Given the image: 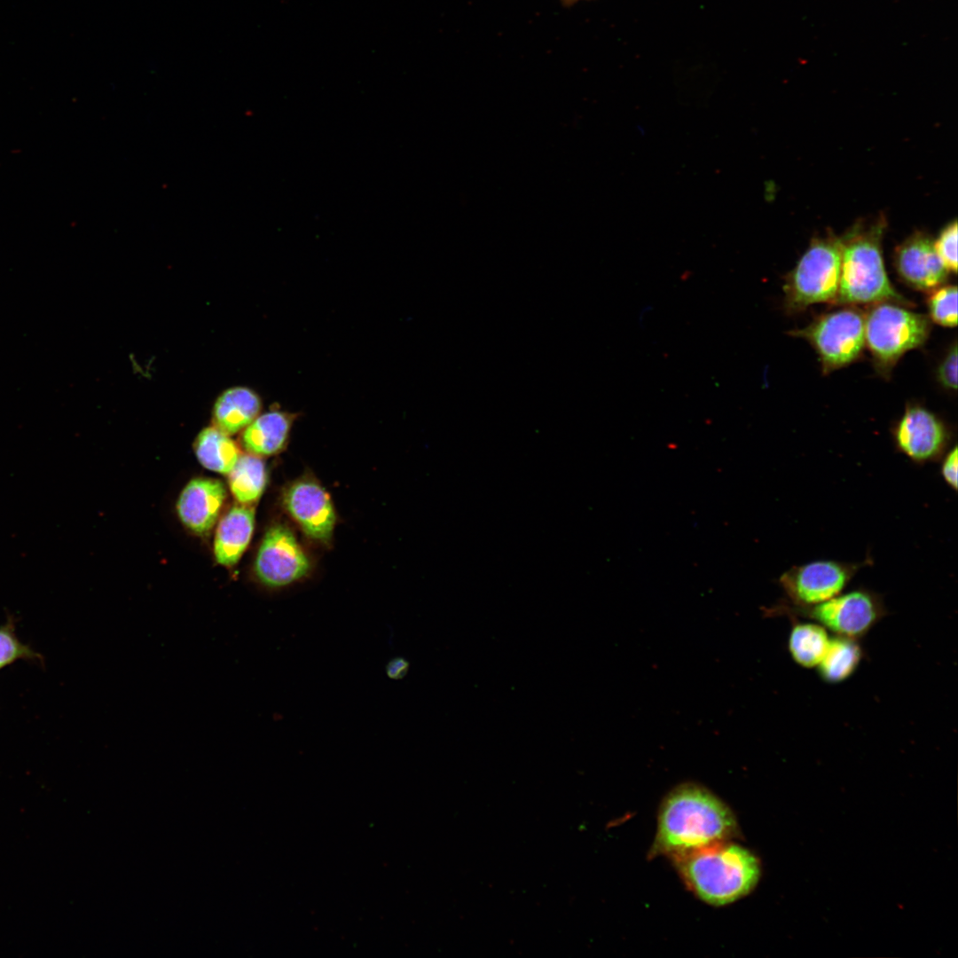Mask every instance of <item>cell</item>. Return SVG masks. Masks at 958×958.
Masks as SVG:
<instances>
[{
	"instance_id": "6da1fadb",
	"label": "cell",
	"mask_w": 958,
	"mask_h": 958,
	"mask_svg": "<svg viewBox=\"0 0 958 958\" xmlns=\"http://www.w3.org/2000/svg\"><path fill=\"white\" fill-rule=\"evenodd\" d=\"M736 833L735 818L720 799L705 788L686 783L662 804L653 852L678 857L728 841Z\"/></svg>"
},
{
	"instance_id": "7a4b0ae2",
	"label": "cell",
	"mask_w": 958,
	"mask_h": 958,
	"mask_svg": "<svg viewBox=\"0 0 958 958\" xmlns=\"http://www.w3.org/2000/svg\"><path fill=\"white\" fill-rule=\"evenodd\" d=\"M675 858L687 885L713 906L726 905L749 894L761 874L758 859L729 840Z\"/></svg>"
},
{
	"instance_id": "3957f363",
	"label": "cell",
	"mask_w": 958,
	"mask_h": 958,
	"mask_svg": "<svg viewBox=\"0 0 958 958\" xmlns=\"http://www.w3.org/2000/svg\"><path fill=\"white\" fill-rule=\"evenodd\" d=\"M885 226L884 218L880 217L868 224H858L841 238L840 281L834 303H909L895 290L885 271L881 247Z\"/></svg>"
},
{
	"instance_id": "277c9868",
	"label": "cell",
	"mask_w": 958,
	"mask_h": 958,
	"mask_svg": "<svg viewBox=\"0 0 958 958\" xmlns=\"http://www.w3.org/2000/svg\"><path fill=\"white\" fill-rule=\"evenodd\" d=\"M767 612L771 616L809 619L836 636L859 640L886 616L887 609L879 593L856 588L810 606H796L782 601Z\"/></svg>"
},
{
	"instance_id": "5b68a950",
	"label": "cell",
	"mask_w": 958,
	"mask_h": 958,
	"mask_svg": "<svg viewBox=\"0 0 958 958\" xmlns=\"http://www.w3.org/2000/svg\"><path fill=\"white\" fill-rule=\"evenodd\" d=\"M930 331L927 316L891 302H876L865 316V344L884 375L907 351L923 345Z\"/></svg>"
},
{
	"instance_id": "8992f818",
	"label": "cell",
	"mask_w": 958,
	"mask_h": 958,
	"mask_svg": "<svg viewBox=\"0 0 958 958\" xmlns=\"http://www.w3.org/2000/svg\"><path fill=\"white\" fill-rule=\"evenodd\" d=\"M842 240L834 234L816 237L789 273L786 306L797 311L818 302H835L840 281Z\"/></svg>"
},
{
	"instance_id": "52a82bcc",
	"label": "cell",
	"mask_w": 958,
	"mask_h": 958,
	"mask_svg": "<svg viewBox=\"0 0 958 958\" xmlns=\"http://www.w3.org/2000/svg\"><path fill=\"white\" fill-rule=\"evenodd\" d=\"M793 335L805 339L819 355L825 373L854 361L865 346V316L844 308L826 313Z\"/></svg>"
},
{
	"instance_id": "ba28073f",
	"label": "cell",
	"mask_w": 958,
	"mask_h": 958,
	"mask_svg": "<svg viewBox=\"0 0 958 958\" xmlns=\"http://www.w3.org/2000/svg\"><path fill=\"white\" fill-rule=\"evenodd\" d=\"M869 561L871 559L862 562L812 561L787 569L779 577V584L787 602L796 606L818 604L843 593Z\"/></svg>"
},
{
	"instance_id": "9c48e42d",
	"label": "cell",
	"mask_w": 958,
	"mask_h": 958,
	"mask_svg": "<svg viewBox=\"0 0 958 958\" xmlns=\"http://www.w3.org/2000/svg\"><path fill=\"white\" fill-rule=\"evenodd\" d=\"M891 436L896 450L918 466L939 461L953 439L944 420L918 404L906 407L891 429Z\"/></svg>"
},
{
	"instance_id": "30bf717a",
	"label": "cell",
	"mask_w": 958,
	"mask_h": 958,
	"mask_svg": "<svg viewBox=\"0 0 958 958\" xmlns=\"http://www.w3.org/2000/svg\"><path fill=\"white\" fill-rule=\"evenodd\" d=\"M309 570L310 561L293 532L284 525L272 526L255 558L257 579L267 587L280 588L301 579Z\"/></svg>"
},
{
	"instance_id": "8fae6325",
	"label": "cell",
	"mask_w": 958,
	"mask_h": 958,
	"mask_svg": "<svg viewBox=\"0 0 958 958\" xmlns=\"http://www.w3.org/2000/svg\"><path fill=\"white\" fill-rule=\"evenodd\" d=\"M894 264L907 285L922 291L941 286L949 273L935 250L934 240L923 232L913 233L896 248Z\"/></svg>"
},
{
	"instance_id": "7c38bea8",
	"label": "cell",
	"mask_w": 958,
	"mask_h": 958,
	"mask_svg": "<svg viewBox=\"0 0 958 958\" xmlns=\"http://www.w3.org/2000/svg\"><path fill=\"white\" fill-rule=\"evenodd\" d=\"M284 504L310 538L321 542L330 540L335 514L329 495L323 487L313 481H298L287 490Z\"/></svg>"
},
{
	"instance_id": "4fadbf2b",
	"label": "cell",
	"mask_w": 958,
	"mask_h": 958,
	"mask_svg": "<svg viewBox=\"0 0 958 958\" xmlns=\"http://www.w3.org/2000/svg\"><path fill=\"white\" fill-rule=\"evenodd\" d=\"M225 497V488L219 480L194 478L179 495L177 503L179 519L192 532L206 534L216 524Z\"/></svg>"
},
{
	"instance_id": "5bb4252c",
	"label": "cell",
	"mask_w": 958,
	"mask_h": 958,
	"mask_svg": "<svg viewBox=\"0 0 958 958\" xmlns=\"http://www.w3.org/2000/svg\"><path fill=\"white\" fill-rule=\"evenodd\" d=\"M254 525V509L245 505L233 506L223 516L214 540V554L219 564L229 567L238 562L250 542Z\"/></svg>"
},
{
	"instance_id": "9a60e30c",
	"label": "cell",
	"mask_w": 958,
	"mask_h": 958,
	"mask_svg": "<svg viewBox=\"0 0 958 958\" xmlns=\"http://www.w3.org/2000/svg\"><path fill=\"white\" fill-rule=\"evenodd\" d=\"M261 408V398L252 389L231 387L214 403V426L229 436L234 435L248 426L259 415Z\"/></svg>"
},
{
	"instance_id": "2e32d148",
	"label": "cell",
	"mask_w": 958,
	"mask_h": 958,
	"mask_svg": "<svg viewBox=\"0 0 958 958\" xmlns=\"http://www.w3.org/2000/svg\"><path fill=\"white\" fill-rule=\"evenodd\" d=\"M292 420L291 414L279 410L258 415L243 429V446L255 455L277 453L287 442Z\"/></svg>"
},
{
	"instance_id": "e0dca14e",
	"label": "cell",
	"mask_w": 958,
	"mask_h": 958,
	"mask_svg": "<svg viewBox=\"0 0 958 958\" xmlns=\"http://www.w3.org/2000/svg\"><path fill=\"white\" fill-rule=\"evenodd\" d=\"M194 451L204 467L221 474H229L240 457L235 442L215 426L207 427L199 433Z\"/></svg>"
},
{
	"instance_id": "ac0fdd59",
	"label": "cell",
	"mask_w": 958,
	"mask_h": 958,
	"mask_svg": "<svg viewBox=\"0 0 958 958\" xmlns=\"http://www.w3.org/2000/svg\"><path fill=\"white\" fill-rule=\"evenodd\" d=\"M863 651L858 640L836 636L829 640L827 650L817 665L823 681L838 683L848 679L858 668Z\"/></svg>"
},
{
	"instance_id": "d6986e66",
	"label": "cell",
	"mask_w": 958,
	"mask_h": 958,
	"mask_svg": "<svg viewBox=\"0 0 958 958\" xmlns=\"http://www.w3.org/2000/svg\"><path fill=\"white\" fill-rule=\"evenodd\" d=\"M788 648L793 660L802 667L813 668L822 659L829 638L827 630L817 623H802L791 618Z\"/></svg>"
},
{
	"instance_id": "ffe728a7",
	"label": "cell",
	"mask_w": 958,
	"mask_h": 958,
	"mask_svg": "<svg viewBox=\"0 0 958 958\" xmlns=\"http://www.w3.org/2000/svg\"><path fill=\"white\" fill-rule=\"evenodd\" d=\"M228 475L230 490L240 503H252L262 495L266 484V470L257 455L240 456Z\"/></svg>"
},
{
	"instance_id": "44dd1931",
	"label": "cell",
	"mask_w": 958,
	"mask_h": 958,
	"mask_svg": "<svg viewBox=\"0 0 958 958\" xmlns=\"http://www.w3.org/2000/svg\"><path fill=\"white\" fill-rule=\"evenodd\" d=\"M931 319L946 327L957 325V287L947 285L933 289L928 298Z\"/></svg>"
},
{
	"instance_id": "7402d4cb",
	"label": "cell",
	"mask_w": 958,
	"mask_h": 958,
	"mask_svg": "<svg viewBox=\"0 0 958 958\" xmlns=\"http://www.w3.org/2000/svg\"><path fill=\"white\" fill-rule=\"evenodd\" d=\"M41 656L16 636L12 624L0 626V670L17 660H34Z\"/></svg>"
},
{
	"instance_id": "603a6c76",
	"label": "cell",
	"mask_w": 958,
	"mask_h": 958,
	"mask_svg": "<svg viewBox=\"0 0 958 958\" xmlns=\"http://www.w3.org/2000/svg\"><path fill=\"white\" fill-rule=\"evenodd\" d=\"M935 250L949 272L957 271V222H950L934 241Z\"/></svg>"
},
{
	"instance_id": "cb8c5ba5",
	"label": "cell",
	"mask_w": 958,
	"mask_h": 958,
	"mask_svg": "<svg viewBox=\"0 0 958 958\" xmlns=\"http://www.w3.org/2000/svg\"><path fill=\"white\" fill-rule=\"evenodd\" d=\"M937 377L939 383L946 389L955 391L957 389V344L956 342L950 347L943 360L938 365Z\"/></svg>"
},
{
	"instance_id": "d4e9b609",
	"label": "cell",
	"mask_w": 958,
	"mask_h": 958,
	"mask_svg": "<svg viewBox=\"0 0 958 958\" xmlns=\"http://www.w3.org/2000/svg\"><path fill=\"white\" fill-rule=\"evenodd\" d=\"M953 448L944 454L939 460L940 463V475L946 483V484L953 491H957V463H958V452L957 444H954Z\"/></svg>"
},
{
	"instance_id": "484cf974",
	"label": "cell",
	"mask_w": 958,
	"mask_h": 958,
	"mask_svg": "<svg viewBox=\"0 0 958 958\" xmlns=\"http://www.w3.org/2000/svg\"><path fill=\"white\" fill-rule=\"evenodd\" d=\"M410 664L405 658L397 656L390 659L386 664V674L391 679H402L406 676Z\"/></svg>"
},
{
	"instance_id": "4316f807",
	"label": "cell",
	"mask_w": 958,
	"mask_h": 958,
	"mask_svg": "<svg viewBox=\"0 0 958 958\" xmlns=\"http://www.w3.org/2000/svg\"><path fill=\"white\" fill-rule=\"evenodd\" d=\"M582 0H560L561 4L564 7H570Z\"/></svg>"
}]
</instances>
